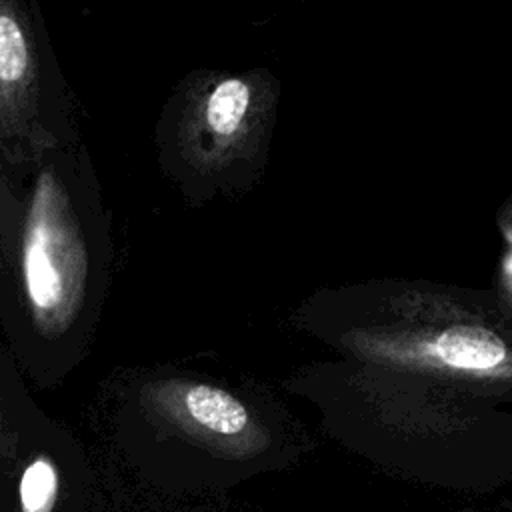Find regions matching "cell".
<instances>
[{
	"label": "cell",
	"instance_id": "6da1fadb",
	"mask_svg": "<svg viewBox=\"0 0 512 512\" xmlns=\"http://www.w3.org/2000/svg\"><path fill=\"white\" fill-rule=\"evenodd\" d=\"M116 238L84 140L0 154V320L28 358L80 352L112 284Z\"/></svg>",
	"mask_w": 512,
	"mask_h": 512
},
{
	"label": "cell",
	"instance_id": "7a4b0ae2",
	"mask_svg": "<svg viewBox=\"0 0 512 512\" xmlns=\"http://www.w3.org/2000/svg\"><path fill=\"white\" fill-rule=\"evenodd\" d=\"M312 312L338 344L380 366L512 382V326L472 292L424 280H372L318 296Z\"/></svg>",
	"mask_w": 512,
	"mask_h": 512
},
{
	"label": "cell",
	"instance_id": "3957f363",
	"mask_svg": "<svg viewBox=\"0 0 512 512\" xmlns=\"http://www.w3.org/2000/svg\"><path fill=\"white\" fill-rule=\"evenodd\" d=\"M278 106L268 70L188 72L154 124L160 174L192 206L244 196L266 170Z\"/></svg>",
	"mask_w": 512,
	"mask_h": 512
},
{
	"label": "cell",
	"instance_id": "277c9868",
	"mask_svg": "<svg viewBox=\"0 0 512 512\" xmlns=\"http://www.w3.org/2000/svg\"><path fill=\"white\" fill-rule=\"evenodd\" d=\"M80 140L78 102L40 0H0V154L24 160Z\"/></svg>",
	"mask_w": 512,
	"mask_h": 512
},
{
	"label": "cell",
	"instance_id": "5b68a950",
	"mask_svg": "<svg viewBox=\"0 0 512 512\" xmlns=\"http://www.w3.org/2000/svg\"><path fill=\"white\" fill-rule=\"evenodd\" d=\"M142 406L154 422L230 458L254 456L268 444L266 430L246 404L206 382H148L142 388Z\"/></svg>",
	"mask_w": 512,
	"mask_h": 512
},
{
	"label": "cell",
	"instance_id": "8992f818",
	"mask_svg": "<svg viewBox=\"0 0 512 512\" xmlns=\"http://www.w3.org/2000/svg\"><path fill=\"white\" fill-rule=\"evenodd\" d=\"M58 496V474L46 456H36L20 480L22 512H52Z\"/></svg>",
	"mask_w": 512,
	"mask_h": 512
},
{
	"label": "cell",
	"instance_id": "52a82bcc",
	"mask_svg": "<svg viewBox=\"0 0 512 512\" xmlns=\"http://www.w3.org/2000/svg\"><path fill=\"white\" fill-rule=\"evenodd\" d=\"M500 230H502V238H506V244H508V254H506V260L502 262V274L506 280L508 300L512 302V222L504 216H500Z\"/></svg>",
	"mask_w": 512,
	"mask_h": 512
},
{
	"label": "cell",
	"instance_id": "ba28073f",
	"mask_svg": "<svg viewBox=\"0 0 512 512\" xmlns=\"http://www.w3.org/2000/svg\"><path fill=\"white\" fill-rule=\"evenodd\" d=\"M0 368H2V346H0ZM6 452H8V418H6V404H4L2 386H0V460L6 456Z\"/></svg>",
	"mask_w": 512,
	"mask_h": 512
}]
</instances>
